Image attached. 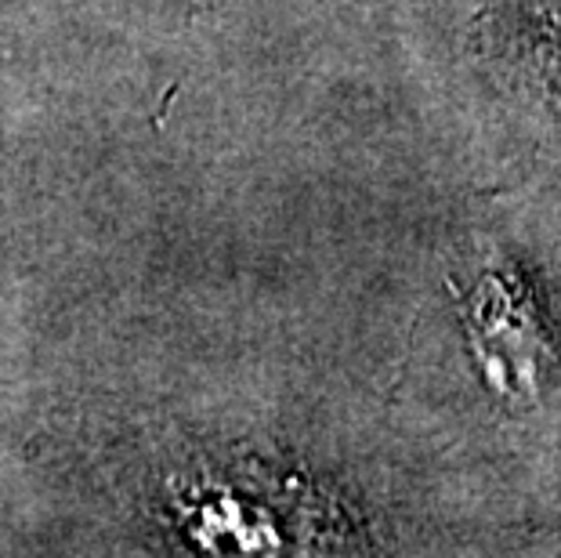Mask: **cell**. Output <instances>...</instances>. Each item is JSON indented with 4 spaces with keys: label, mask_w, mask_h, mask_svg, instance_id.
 Listing matches in <instances>:
<instances>
[{
    "label": "cell",
    "mask_w": 561,
    "mask_h": 558,
    "mask_svg": "<svg viewBox=\"0 0 561 558\" xmlns=\"http://www.w3.org/2000/svg\"><path fill=\"white\" fill-rule=\"evenodd\" d=\"M471 330L500 391H536L543 366L551 363V338L543 330L540 308L518 276L489 272L471 294Z\"/></svg>",
    "instance_id": "cell-1"
}]
</instances>
